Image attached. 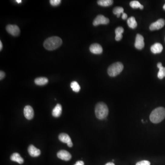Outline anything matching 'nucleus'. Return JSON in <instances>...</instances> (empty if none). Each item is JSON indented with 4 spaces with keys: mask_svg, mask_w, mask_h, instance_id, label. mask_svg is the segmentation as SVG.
Masks as SVG:
<instances>
[{
    "mask_svg": "<svg viewBox=\"0 0 165 165\" xmlns=\"http://www.w3.org/2000/svg\"><path fill=\"white\" fill-rule=\"evenodd\" d=\"M10 159L12 161H15L20 164H23L24 162L23 158L18 153H15L12 154L11 156Z\"/></svg>",
    "mask_w": 165,
    "mask_h": 165,
    "instance_id": "16",
    "label": "nucleus"
},
{
    "mask_svg": "<svg viewBox=\"0 0 165 165\" xmlns=\"http://www.w3.org/2000/svg\"><path fill=\"white\" fill-rule=\"evenodd\" d=\"M124 32V29L121 27H118L115 30L116 37L115 40L117 41H119L122 39V34Z\"/></svg>",
    "mask_w": 165,
    "mask_h": 165,
    "instance_id": "18",
    "label": "nucleus"
},
{
    "mask_svg": "<svg viewBox=\"0 0 165 165\" xmlns=\"http://www.w3.org/2000/svg\"><path fill=\"white\" fill-rule=\"evenodd\" d=\"M70 86L74 92H79L80 90V86L77 82H72L71 83Z\"/></svg>",
    "mask_w": 165,
    "mask_h": 165,
    "instance_id": "23",
    "label": "nucleus"
},
{
    "mask_svg": "<svg viewBox=\"0 0 165 165\" xmlns=\"http://www.w3.org/2000/svg\"><path fill=\"white\" fill-rule=\"evenodd\" d=\"M7 32L12 36H17L20 34V29L17 25L8 24L6 27Z\"/></svg>",
    "mask_w": 165,
    "mask_h": 165,
    "instance_id": "5",
    "label": "nucleus"
},
{
    "mask_svg": "<svg viewBox=\"0 0 165 165\" xmlns=\"http://www.w3.org/2000/svg\"><path fill=\"white\" fill-rule=\"evenodd\" d=\"M165 118V108L159 107L154 109L150 116V120L154 123L161 122Z\"/></svg>",
    "mask_w": 165,
    "mask_h": 165,
    "instance_id": "2",
    "label": "nucleus"
},
{
    "mask_svg": "<svg viewBox=\"0 0 165 165\" xmlns=\"http://www.w3.org/2000/svg\"><path fill=\"white\" fill-rule=\"evenodd\" d=\"M34 82L36 85L42 86L47 85L48 82V79L47 78L45 77H39L36 78L34 80Z\"/></svg>",
    "mask_w": 165,
    "mask_h": 165,
    "instance_id": "17",
    "label": "nucleus"
},
{
    "mask_svg": "<svg viewBox=\"0 0 165 165\" xmlns=\"http://www.w3.org/2000/svg\"><path fill=\"white\" fill-rule=\"evenodd\" d=\"M150 50L154 54L160 53L163 50V46L160 43H155L151 47Z\"/></svg>",
    "mask_w": 165,
    "mask_h": 165,
    "instance_id": "15",
    "label": "nucleus"
},
{
    "mask_svg": "<svg viewBox=\"0 0 165 165\" xmlns=\"http://www.w3.org/2000/svg\"><path fill=\"white\" fill-rule=\"evenodd\" d=\"M109 110L105 104L103 102L97 103L95 107V114L97 118L102 120L108 116Z\"/></svg>",
    "mask_w": 165,
    "mask_h": 165,
    "instance_id": "3",
    "label": "nucleus"
},
{
    "mask_svg": "<svg viewBox=\"0 0 165 165\" xmlns=\"http://www.w3.org/2000/svg\"><path fill=\"white\" fill-rule=\"evenodd\" d=\"M136 165H150V163L148 160H143L137 162Z\"/></svg>",
    "mask_w": 165,
    "mask_h": 165,
    "instance_id": "26",
    "label": "nucleus"
},
{
    "mask_svg": "<svg viewBox=\"0 0 165 165\" xmlns=\"http://www.w3.org/2000/svg\"><path fill=\"white\" fill-rule=\"evenodd\" d=\"M165 21L163 19H160L156 22L151 24L150 26V31H155L161 29L165 25Z\"/></svg>",
    "mask_w": 165,
    "mask_h": 165,
    "instance_id": "7",
    "label": "nucleus"
},
{
    "mask_svg": "<svg viewBox=\"0 0 165 165\" xmlns=\"http://www.w3.org/2000/svg\"><path fill=\"white\" fill-rule=\"evenodd\" d=\"M134 46L137 49L141 50L144 47V38L142 35L140 34H137Z\"/></svg>",
    "mask_w": 165,
    "mask_h": 165,
    "instance_id": "8",
    "label": "nucleus"
},
{
    "mask_svg": "<svg viewBox=\"0 0 165 165\" xmlns=\"http://www.w3.org/2000/svg\"><path fill=\"white\" fill-rule=\"evenodd\" d=\"M59 140L63 143H66L68 147H72L73 145L70 136L65 133H62L59 135Z\"/></svg>",
    "mask_w": 165,
    "mask_h": 165,
    "instance_id": "10",
    "label": "nucleus"
},
{
    "mask_svg": "<svg viewBox=\"0 0 165 165\" xmlns=\"http://www.w3.org/2000/svg\"><path fill=\"white\" fill-rule=\"evenodd\" d=\"M127 23L128 26L132 29H135L137 26V23L134 17H131L128 18L127 20Z\"/></svg>",
    "mask_w": 165,
    "mask_h": 165,
    "instance_id": "19",
    "label": "nucleus"
},
{
    "mask_svg": "<svg viewBox=\"0 0 165 165\" xmlns=\"http://www.w3.org/2000/svg\"><path fill=\"white\" fill-rule=\"evenodd\" d=\"M163 9H164V10H165V4L163 6Z\"/></svg>",
    "mask_w": 165,
    "mask_h": 165,
    "instance_id": "34",
    "label": "nucleus"
},
{
    "mask_svg": "<svg viewBox=\"0 0 165 165\" xmlns=\"http://www.w3.org/2000/svg\"><path fill=\"white\" fill-rule=\"evenodd\" d=\"M2 47H3V46H2V42L1 41H0V50L1 51L2 50Z\"/></svg>",
    "mask_w": 165,
    "mask_h": 165,
    "instance_id": "30",
    "label": "nucleus"
},
{
    "mask_svg": "<svg viewBox=\"0 0 165 165\" xmlns=\"http://www.w3.org/2000/svg\"><path fill=\"white\" fill-rule=\"evenodd\" d=\"M63 41L58 36H52L46 39L43 46L47 50H53L59 48L62 45Z\"/></svg>",
    "mask_w": 165,
    "mask_h": 165,
    "instance_id": "1",
    "label": "nucleus"
},
{
    "mask_svg": "<svg viewBox=\"0 0 165 165\" xmlns=\"http://www.w3.org/2000/svg\"><path fill=\"white\" fill-rule=\"evenodd\" d=\"M84 162L82 160H79V161H78L76 163H75L74 165H84Z\"/></svg>",
    "mask_w": 165,
    "mask_h": 165,
    "instance_id": "28",
    "label": "nucleus"
},
{
    "mask_svg": "<svg viewBox=\"0 0 165 165\" xmlns=\"http://www.w3.org/2000/svg\"><path fill=\"white\" fill-rule=\"evenodd\" d=\"M50 2L51 6L55 7V6H58L61 3V1L60 0H50Z\"/></svg>",
    "mask_w": 165,
    "mask_h": 165,
    "instance_id": "25",
    "label": "nucleus"
},
{
    "mask_svg": "<svg viewBox=\"0 0 165 165\" xmlns=\"http://www.w3.org/2000/svg\"><path fill=\"white\" fill-rule=\"evenodd\" d=\"M62 112V105L59 104H57L52 110V114L53 117L58 118L61 116Z\"/></svg>",
    "mask_w": 165,
    "mask_h": 165,
    "instance_id": "14",
    "label": "nucleus"
},
{
    "mask_svg": "<svg viewBox=\"0 0 165 165\" xmlns=\"http://www.w3.org/2000/svg\"><path fill=\"white\" fill-rule=\"evenodd\" d=\"M128 18V15H127L126 13H123L122 14V18L123 19H124V20H125V19H126L127 18Z\"/></svg>",
    "mask_w": 165,
    "mask_h": 165,
    "instance_id": "29",
    "label": "nucleus"
},
{
    "mask_svg": "<svg viewBox=\"0 0 165 165\" xmlns=\"http://www.w3.org/2000/svg\"><path fill=\"white\" fill-rule=\"evenodd\" d=\"M16 2L18 3H20L22 2V1L21 0H17Z\"/></svg>",
    "mask_w": 165,
    "mask_h": 165,
    "instance_id": "33",
    "label": "nucleus"
},
{
    "mask_svg": "<svg viewBox=\"0 0 165 165\" xmlns=\"http://www.w3.org/2000/svg\"><path fill=\"white\" fill-rule=\"evenodd\" d=\"M5 75H6V74H5V73L3 71H0V80H2L3 79L5 78Z\"/></svg>",
    "mask_w": 165,
    "mask_h": 165,
    "instance_id": "27",
    "label": "nucleus"
},
{
    "mask_svg": "<svg viewBox=\"0 0 165 165\" xmlns=\"http://www.w3.org/2000/svg\"><path fill=\"white\" fill-rule=\"evenodd\" d=\"M124 9L122 7H117L114 8L113 12L114 15H117V17L119 18L121 15L124 13Z\"/></svg>",
    "mask_w": 165,
    "mask_h": 165,
    "instance_id": "22",
    "label": "nucleus"
},
{
    "mask_svg": "<svg viewBox=\"0 0 165 165\" xmlns=\"http://www.w3.org/2000/svg\"><path fill=\"white\" fill-rule=\"evenodd\" d=\"M113 3V1L112 0H100L97 2L98 5L102 7H108L111 6Z\"/></svg>",
    "mask_w": 165,
    "mask_h": 165,
    "instance_id": "20",
    "label": "nucleus"
},
{
    "mask_svg": "<svg viewBox=\"0 0 165 165\" xmlns=\"http://www.w3.org/2000/svg\"><path fill=\"white\" fill-rule=\"evenodd\" d=\"M109 23V19L102 15L97 16L93 21V25L96 26L100 24H107Z\"/></svg>",
    "mask_w": 165,
    "mask_h": 165,
    "instance_id": "6",
    "label": "nucleus"
},
{
    "mask_svg": "<svg viewBox=\"0 0 165 165\" xmlns=\"http://www.w3.org/2000/svg\"><path fill=\"white\" fill-rule=\"evenodd\" d=\"M24 114L26 118L28 120H31L34 116V111L31 106L26 105L24 108Z\"/></svg>",
    "mask_w": 165,
    "mask_h": 165,
    "instance_id": "9",
    "label": "nucleus"
},
{
    "mask_svg": "<svg viewBox=\"0 0 165 165\" xmlns=\"http://www.w3.org/2000/svg\"><path fill=\"white\" fill-rule=\"evenodd\" d=\"M130 6L133 8H140L141 9H143L144 8V6L137 1H133L130 2Z\"/></svg>",
    "mask_w": 165,
    "mask_h": 165,
    "instance_id": "21",
    "label": "nucleus"
},
{
    "mask_svg": "<svg viewBox=\"0 0 165 165\" xmlns=\"http://www.w3.org/2000/svg\"><path fill=\"white\" fill-rule=\"evenodd\" d=\"M28 152L30 156L34 157H38L40 155V150L33 145H30L28 148Z\"/></svg>",
    "mask_w": 165,
    "mask_h": 165,
    "instance_id": "13",
    "label": "nucleus"
},
{
    "mask_svg": "<svg viewBox=\"0 0 165 165\" xmlns=\"http://www.w3.org/2000/svg\"><path fill=\"white\" fill-rule=\"evenodd\" d=\"M162 66V63H158L157 67H158V68H159V67H160V66Z\"/></svg>",
    "mask_w": 165,
    "mask_h": 165,
    "instance_id": "32",
    "label": "nucleus"
},
{
    "mask_svg": "<svg viewBox=\"0 0 165 165\" xmlns=\"http://www.w3.org/2000/svg\"><path fill=\"white\" fill-rule=\"evenodd\" d=\"M105 165H115L114 163L112 162H108V163H106Z\"/></svg>",
    "mask_w": 165,
    "mask_h": 165,
    "instance_id": "31",
    "label": "nucleus"
},
{
    "mask_svg": "<svg viewBox=\"0 0 165 165\" xmlns=\"http://www.w3.org/2000/svg\"><path fill=\"white\" fill-rule=\"evenodd\" d=\"M89 50L93 54H100L102 52L103 49L102 46L99 44L94 43L89 47Z\"/></svg>",
    "mask_w": 165,
    "mask_h": 165,
    "instance_id": "12",
    "label": "nucleus"
},
{
    "mask_svg": "<svg viewBox=\"0 0 165 165\" xmlns=\"http://www.w3.org/2000/svg\"><path fill=\"white\" fill-rule=\"evenodd\" d=\"M57 156L59 159L62 160L68 161L71 159L72 156L70 152L65 150H61L57 153Z\"/></svg>",
    "mask_w": 165,
    "mask_h": 165,
    "instance_id": "11",
    "label": "nucleus"
},
{
    "mask_svg": "<svg viewBox=\"0 0 165 165\" xmlns=\"http://www.w3.org/2000/svg\"><path fill=\"white\" fill-rule=\"evenodd\" d=\"M159 71L158 73V78L159 79H162L165 77V67L161 66L159 67Z\"/></svg>",
    "mask_w": 165,
    "mask_h": 165,
    "instance_id": "24",
    "label": "nucleus"
},
{
    "mask_svg": "<svg viewBox=\"0 0 165 165\" xmlns=\"http://www.w3.org/2000/svg\"><path fill=\"white\" fill-rule=\"evenodd\" d=\"M123 69V64L120 62H117L108 67L107 73L111 77H116L121 72Z\"/></svg>",
    "mask_w": 165,
    "mask_h": 165,
    "instance_id": "4",
    "label": "nucleus"
}]
</instances>
